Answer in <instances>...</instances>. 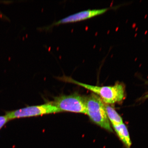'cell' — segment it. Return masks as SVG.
I'll use <instances>...</instances> for the list:
<instances>
[{
  "mask_svg": "<svg viewBox=\"0 0 148 148\" xmlns=\"http://www.w3.org/2000/svg\"><path fill=\"white\" fill-rule=\"evenodd\" d=\"M57 79L64 82L78 85L89 90L108 104L120 102L123 100L125 97V88L121 83H116L114 86H99L81 83L65 75L58 77Z\"/></svg>",
  "mask_w": 148,
  "mask_h": 148,
  "instance_id": "6da1fadb",
  "label": "cell"
},
{
  "mask_svg": "<svg viewBox=\"0 0 148 148\" xmlns=\"http://www.w3.org/2000/svg\"><path fill=\"white\" fill-rule=\"evenodd\" d=\"M86 98V114L94 123L102 128L113 132L107 115L105 106L101 98L92 93Z\"/></svg>",
  "mask_w": 148,
  "mask_h": 148,
  "instance_id": "7a4b0ae2",
  "label": "cell"
},
{
  "mask_svg": "<svg viewBox=\"0 0 148 148\" xmlns=\"http://www.w3.org/2000/svg\"><path fill=\"white\" fill-rule=\"evenodd\" d=\"M61 112H70L86 114V98L77 93L56 97L51 102Z\"/></svg>",
  "mask_w": 148,
  "mask_h": 148,
  "instance_id": "3957f363",
  "label": "cell"
},
{
  "mask_svg": "<svg viewBox=\"0 0 148 148\" xmlns=\"http://www.w3.org/2000/svg\"><path fill=\"white\" fill-rule=\"evenodd\" d=\"M60 112L61 111L58 108L51 103H49L8 112H6L5 116L10 120L16 118L32 117Z\"/></svg>",
  "mask_w": 148,
  "mask_h": 148,
  "instance_id": "277c9868",
  "label": "cell"
},
{
  "mask_svg": "<svg viewBox=\"0 0 148 148\" xmlns=\"http://www.w3.org/2000/svg\"><path fill=\"white\" fill-rule=\"evenodd\" d=\"M112 8H112H108L101 9H88L81 11L66 16L58 21L54 22L51 25L42 28V29L47 30L53 27L61 24L75 23L89 19L105 13L107 11Z\"/></svg>",
  "mask_w": 148,
  "mask_h": 148,
  "instance_id": "5b68a950",
  "label": "cell"
},
{
  "mask_svg": "<svg viewBox=\"0 0 148 148\" xmlns=\"http://www.w3.org/2000/svg\"><path fill=\"white\" fill-rule=\"evenodd\" d=\"M112 126L118 137L125 148H131L132 142L126 126L123 123Z\"/></svg>",
  "mask_w": 148,
  "mask_h": 148,
  "instance_id": "8992f818",
  "label": "cell"
},
{
  "mask_svg": "<svg viewBox=\"0 0 148 148\" xmlns=\"http://www.w3.org/2000/svg\"><path fill=\"white\" fill-rule=\"evenodd\" d=\"M105 108L107 117L112 125L123 123L122 117L114 108L109 105H106Z\"/></svg>",
  "mask_w": 148,
  "mask_h": 148,
  "instance_id": "52a82bcc",
  "label": "cell"
},
{
  "mask_svg": "<svg viewBox=\"0 0 148 148\" xmlns=\"http://www.w3.org/2000/svg\"><path fill=\"white\" fill-rule=\"evenodd\" d=\"M9 121L6 116H0V129Z\"/></svg>",
  "mask_w": 148,
  "mask_h": 148,
  "instance_id": "ba28073f",
  "label": "cell"
},
{
  "mask_svg": "<svg viewBox=\"0 0 148 148\" xmlns=\"http://www.w3.org/2000/svg\"><path fill=\"white\" fill-rule=\"evenodd\" d=\"M145 98H148V93L145 96Z\"/></svg>",
  "mask_w": 148,
  "mask_h": 148,
  "instance_id": "9c48e42d",
  "label": "cell"
}]
</instances>
